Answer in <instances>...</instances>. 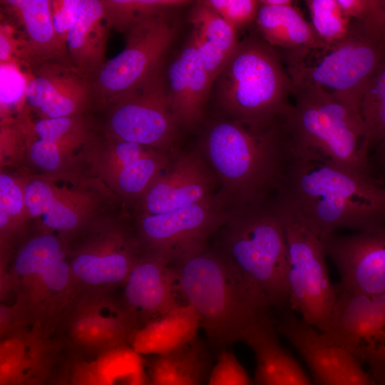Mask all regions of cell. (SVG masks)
<instances>
[{"label":"cell","mask_w":385,"mask_h":385,"mask_svg":"<svg viewBox=\"0 0 385 385\" xmlns=\"http://www.w3.org/2000/svg\"><path fill=\"white\" fill-rule=\"evenodd\" d=\"M181 294L197 312L217 355L243 342L272 307L259 287L225 255L205 250L175 264Z\"/></svg>","instance_id":"cell-2"},{"label":"cell","mask_w":385,"mask_h":385,"mask_svg":"<svg viewBox=\"0 0 385 385\" xmlns=\"http://www.w3.org/2000/svg\"><path fill=\"white\" fill-rule=\"evenodd\" d=\"M203 147L223 194L240 210L264 203L268 190L277 188L285 160L278 124L255 131L219 120L207 129Z\"/></svg>","instance_id":"cell-5"},{"label":"cell","mask_w":385,"mask_h":385,"mask_svg":"<svg viewBox=\"0 0 385 385\" xmlns=\"http://www.w3.org/2000/svg\"><path fill=\"white\" fill-rule=\"evenodd\" d=\"M377 160L385 175V140L377 145Z\"/></svg>","instance_id":"cell-46"},{"label":"cell","mask_w":385,"mask_h":385,"mask_svg":"<svg viewBox=\"0 0 385 385\" xmlns=\"http://www.w3.org/2000/svg\"><path fill=\"white\" fill-rule=\"evenodd\" d=\"M323 242L340 285L368 295L385 294V225L349 235L332 232Z\"/></svg>","instance_id":"cell-16"},{"label":"cell","mask_w":385,"mask_h":385,"mask_svg":"<svg viewBox=\"0 0 385 385\" xmlns=\"http://www.w3.org/2000/svg\"><path fill=\"white\" fill-rule=\"evenodd\" d=\"M190 21L194 29L229 56L238 44L237 31L204 1H198L192 6Z\"/></svg>","instance_id":"cell-36"},{"label":"cell","mask_w":385,"mask_h":385,"mask_svg":"<svg viewBox=\"0 0 385 385\" xmlns=\"http://www.w3.org/2000/svg\"><path fill=\"white\" fill-rule=\"evenodd\" d=\"M26 211L33 217H41L48 228L71 231L80 222L81 215L73 203L63 199V195L51 182L33 178L24 186Z\"/></svg>","instance_id":"cell-31"},{"label":"cell","mask_w":385,"mask_h":385,"mask_svg":"<svg viewBox=\"0 0 385 385\" xmlns=\"http://www.w3.org/2000/svg\"><path fill=\"white\" fill-rule=\"evenodd\" d=\"M310 24L319 41L328 46L342 41L348 34L352 19L341 8L337 0L304 1Z\"/></svg>","instance_id":"cell-35"},{"label":"cell","mask_w":385,"mask_h":385,"mask_svg":"<svg viewBox=\"0 0 385 385\" xmlns=\"http://www.w3.org/2000/svg\"><path fill=\"white\" fill-rule=\"evenodd\" d=\"M292 85L294 103L278 122L285 153L372 175L371 143L360 111L318 86Z\"/></svg>","instance_id":"cell-3"},{"label":"cell","mask_w":385,"mask_h":385,"mask_svg":"<svg viewBox=\"0 0 385 385\" xmlns=\"http://www.w3.org/2000/svg\"><path fill=\"white\" fill-rule=\"evenodd\" d=\"M150 385H207L213 367L205 343L197 336L167 354L145 359Z\"/></svg>","instance_id":"cell-30"},{"label":"cell","mask_w":385,"mask_h":385,"mask_svg":"<svg viewBox=\"0 0 385 385\" xmlns=\"http://www.w3.org/2000/svg\"><path fill=\"white\" fill-rule=\"evenodd\" d=\"M275 327L298 351L315 385H384L351 354L301 317L285 311Z\"/></svg>","instance_id":"cell-13"},{"label":"cell","mask_w":385,"mask_h":385,"mask_svg":"<svg viewBox=\"0 0 385 385\" xmlns=\"http://www.w3.org/2000/svg\"><path fill=\"white\" fill-rule=\"evenodd\" d=\"M84 115L26 120L29 137L27 153L38 168L58 170L66 159L88 138V123Z\"/></svg>","instance_id":"cell-26"},{"label":"cell","mask_w":385,"mask_h":385,"mask_svg":"<svg viewBox=\"0 0 385 385\" xmlns=\"http://www.w3.org/2000/svg\"><path fill=\"white\" fill-rule=\"evenodd\" d=\"M214 186L211 171L197 153L180 154L142 195V215H157L213 200Z\"/></svg>","instance_id":"cell-19"},{"label":"cell","mask_w":385,"mask_h":385,"mask_svg":"<svg viewBox=\"0 0 385 385\" xmlns=\"http://www.w3.org/2000/svg\"><path fill=\"white\" fill-rule=\"evenodd\" d=\"M103 107L108 109L107 135L114 138L164 151L177 139L179 125L170 107L162 67Z\"/></svg>","instance_id":"cell-10"},{"label":"cell","mask_w":385,"mask_h":385,"mask_svg":"<svg viewBox=\"0 0 385 385\" xmlns=\"http://www.w3.org/2000/svg\"><path fill=\"white\" fill-rule=\"evenodd\" d=\"M47 385H67L63 373L54 376Z\"/></svg>","instance_id":"cell-48"},{"label":"cell","mask_w":385,"mask_h":385,"mask_svg":"<svg viewBox=\"0 0 385 385\" xmlns=\"http://www.w3.org/2000/svg\"><path fill=\"white\" fill-rule=\"evenodd\" d=\"M90 355L70 361L67 385H150L145 358L129 345Z\"/></svg>","instance_id":"cell-23"},{"label":"cell","mask_w":385,"mask_h":385,"mask_svg":"<svg viewBox=\"0 0 385 385\" xmlns=\"http://www.w3.org/2000/svg\"><path fill=\"white\" fill-rule=\"evenodd\" d=\"M384 55L382 21L352 20L342 41L284 61L292 82L318 86L360 111L364 88Z\"/></svg>","instance_id":"cell-6"},{"label":"cell","mask_w":385,"mask_h":385,"mask_svg":"<svg viewBox=\"0 0 385 385\" xmlns=\"http://www.w3.org/2000/svg\"><path fill=\"white\" fill-rule=\"evenodd\" d=\"M94 102L93 81L73 67L52 100L36 113L39 119L84 115Z\"/></svg>","instance_id":"cell-32"},{"label":"cell","mask_w":385,"mask_h":385,"mask_svg":"<svg viewBox=\"0 0 385 385\" xmlns=\"http://www.w3.org/2000/svg\"><path fill=\"white\" fill-rule=\"evenodd\" d=\"M283 216L289 255V307L321 332L329 327L336 300L329 278L323 237L307 222L277 201Z\"/></svg>","instance_id":"cell-9"},{"label":"cell","mask_w":385,"mask_h":385,"mask_svg":"<svg viewBox=\"0 0 385 385\" xmlns=\"http://www.w3.org/2000/svg\"><path fill=\"white\" fill-rule=\"evenodd\" d=\"M123 287V303L135 318L138 327L186 302L175 265L155 252L142 255Z\"/></svg>","instance_id":"cell-18"},{"label":"cell","mask_w":385,"mask_h":385,"mask_svg":"<svg viewBox=\"0 0 385 385\" xmlns=\"http://www.w3.org/2000/svg\"><path fill=\"white\" fill-rule=\"evenodd\" d=\"M265 294L272 307H289V255L280 206L241 210L222 253Z\"/></svg>","instance_id":"cell-7"},{"label":"cell","mask_w":385,"mask_h":385,"mask_svg":"<svg viewBox=\"0 0 385 385\" xmlns=\"http://www.w3.org/2000/svg\"><path fill=\"white\" fill-rule=\"evenodd\" d=\"M207 385H252V379L234 353L227 349L217 355Z\"/></svg>","instance_id":"cell-39"},{"label":"cell","mask_w":385,"mask_h":385,"mask_svg":"<svg viewBox=\"0 0 385 385\" xmlns=\"http://www.w3.org/2000/svg\"><path fill=\"white\" fill-rule=\"evenodd\" d=\"M1 23L0 61L1 63L17 64L19 42L16 31L9 19Z\"/></svg>","instance_id":"cell-45"},{"label":"cell","mask_w":385,"mask_h":385,"mask_svg":"<svg viewBox=\"0 0 385 385\" xmlns=\"http://www.w3.org/2000/svg\"><path fill=\"white\" fill-rule=\"evenodd\" d=\"M68 309L67 333L70 342L89 354L129 345L138 322L123 302L106 291L76 293Z\"/></svg>","instance_id":"cell-15"},{"label":"cell","mask_w":385,"mask_h":385,"mask_svg":"<svg viewBox=\"0 0 385 385\" xmlns=\"http://www.w3.org/2000/svg\"><path fill=\"white\" fill-rule=\"evenodd\" d=\"M39 326L2 338L0 385H47L54 377L58 344Z\"/></svg>","instance_id":"cell-21"},{"label":"cell","mask_w":385,"mask_h":385,"mask_svg":"<svg viewBox=\"0 0 385 385\" xmlns=\"http://www.w3.org/2000/svg\"><path fill=\"white\" fill-rule=\"evenodd\" d=\"M237 32L256 20L259 1L255 0H205Z\"/></svg>","instance_id":"cell-37"},{"label":"cell","mask_w":385,"mask_h":385,"mask_svg":"<svg viewBox=\"0 0 385 385\" xmlns=\"http://www.w3.org/2000/svg\"><path fill=\"white\" fill-rule=\"evenodd\" d=\"M27 81L19 65L1 63V113L6 114L17 103L25 105Z\"/></svg>","instance_id":"cell-40"},{"label":"cell","mask_w":385,"mask_h":385,"mask_svg":"<svg viewBox=\"0 0 385 385\" xmlns=\"http://www.w3.org/2000/svg\"><path fill=\"white\" fill-rule=\"evenodd\" d=\"M67 250L51 234L36 235L21 245L8 274L31 326L48 334L76 293Z\"/></svg>","instance_id":"cell-8"},{"label":"cell","mask_w":385,"mask_h":385,"mask_svg":"<svg viewBox=\"0 0 385 385\" xmlns=\"http://www.w3.org/2000/svg\"><path fill=\"white\" fill-rule=\"evenodd\" d=\"M259 4L255 21L260 34L271 46L284 49V58L299 57L324 46L295 3L282 6Z\"/></svg>","instance_id":"cell-29"},{"label":"cell","mask_w":385,"mask_h":385,"mask_svg":"<svg viewBox=\"0 0 385 385\" xmlns=\"http://www.w3.org/2000/svg\"><path fill=\"white\" fill-rule=\"evenodd\" d=\"M111 29L125 33L138 23L189 4L185 0H102Z\"/></svg>","instance_id":"cell-33"},{"label":"cell","mask_w":385,"mask_h":385,"mask_svg":"<svg viewBox=\"0 0 385 385\" xmlns=\"http://www.w3.org/2000/svg\"><path fill=\"white\" fill-rule=\"evenodd\" d=\"M278 336L271 314L247 334L244 342L253 351L256 362L252 385H315Z\"/></svg>","instance_id":"cell-25"},{"label":"cell","mask_w":385,"mask_h":385,"mask_svg":"<svg viewBox=\"0 0 385 385\" xmlns=\"http://www.w3.org/2000/svg\"><path fill=\"white\" fill-rule=\"evenodd\" d=\"M385 385V294L368 295L336 284V300L324 332Z\"/></svg>","instance_id":"cell-12"},{"label":"cell","mask_w":385,"mask_h":385,"mask_svg":"<svg viewBox=\"0 0 385 385\" xmlns=\"http://www.w3.org/2000/svg\"><path fill=\"white\" fill-rule=\"evenodd\" d=\"M26 212L24 186L5 173L0 175V227H7L11 220Z\"/></svg>","instance_id":"cell-38"},{"label":"cell","mask_w":385,"mask_h":385,"mask_svg":"<svg viewBox=\"0 0 385 385\" xmlns=\"http://www.w3.org/2000/svg\"><path fill=\"white\" fill-rule=\"evenodd\" d=\"M190 38L199 60L213 85L223 71L230 56L212 43L200 31L192 29Z\"/></svg>","instance_id":"cell-41"},{"label":"cell","mask_w":385,"mask_h":385,"mask_svg":"<svg viewBox=\"0 0 385 385\" xmlns=\"http://www.w3.org/2000/svg\"><path fill=\"white\" fill-rule=\"evenodd\" d=\"M215 83L221 108L255 131L275 126L292 105L289 73L277 52L257 34L238 42Z\"/></svg>","instance_id":"cell-4"},{"label":"cell","mask_w":385,"mask_h":385,"mask_svg":"<svg viewBox=\"0 0 385 385\" xmlns=\"http://www.w3.org/2000/svg\"><path fill=\"white\" fill-rule=\"evenodd\" d=\"M278 201L322 237L385 225V185L373 175L285 153Z\"/></svg>","instance_id":"cell-1"},{"label":"cell","mask_w":385,"mask_h":385,"mask_svg":"<svg viewBox=\"0 0 385 385\" xmlns=\"http://www.w3.org/2000/svg\"><path fill=\"white\" fill-rule=\"evenodd\" d=\"M18 38L17 64L31 71L48 63H69L53 25L51 1H1Z\"/></svg>","instance_id":"cell-20"},{"label":"cell","mask_w":385,"mask_h":385,"mask_svg":"<svg viewBox=\"0 0 385 385\" xmlns=\"http://www.w3.org/2000/svg\"><path fill=\"white\" fill-rule=\"evenodd\" d=\"M172 13L145 19L125 34V46L93 80L96 102L104 105L137 86L162 67L178 29Z\"/></svg>","instance_id":"cell-11"},{"label":"cell","mask_w":385,"mask_h":385,"mask_svg":"<svg viewBox=\"0 0 385 385\" xmlns=\"http://www.w3.org/2000/svg\"><path fill=\"white\" fill-rule=\"evenodd\" d=\"M31 326L28 315L17 301L11 305H0V335L4 338Z\"/></svg>","instance_id":"cell-43"},{"label":"cell","mask_w":385,"mask_h":385,"mask_svg":"<svg viewBox=\"0 0 385 385\" xmlns=\"http://www.w3.org/2000/svg\"><path fill=\"white\" fill-rule=\"evenodd\" d=\"M96 162L112 174L118 190L128 197L144 194L171 163L168 151L157 150L108 135L97 149Z\"/></svg>","instance_id":"cell-22"},{"label":"cell","mask_w":385,"mask_h":385,"mask_svg":"<svg viewBox=\"0 0 385 385\" xmlns=\"http://www.w3.org/2000/svg\"><path fill=\"white\" fill-rule=\"evenodd\" d=\"M352 20L373 21L382 19V0H337Z\"/></svg>","instance_id":"cell-44"},{"label":"cell","mask_w":385,"mask_h":385,"mask_svg":"<svg viewBox=\"0 0 385 385\" xmlns=\"http://www.w3.org/2000/svg\"><path fill=\"white\" fill-rule=\"evenodd\" d=\"M225 220L215 200L157 215H142L140 229L149 251L178 264L205 250L207 237Z\"/></svg>","instance_id":"cell-14"},{"label":"cell","mask_w":385,"mask_h":385,"mask_svg":"<svg viewBox=\"0 0 385 385\" xmlns=\"http://www.w3.org/2000/svg\"><path fill=\"white\" fill-rule=\"evenodd\" d=\"M259 3L267 6H282L293 4L295 1L292 0H260Z\"/></svg>","instance_id":"cell-47"},{"label":"cell","mask_w":385,"mask_h":385,"mask_svg":"<svg viewBox=\"0 0 385 385\" xmlns=\"http://www.w3.org/2000/svg\"><path fill=\"white\" fill-rule=\"evenodd\" d=\"M359 109L371 146L377 145L385 140V55L364 88Z\"/></svg>","instance_id":"cell-34"},{"label":"cell","mask_w":385,"mask_h":385,"mask_svg":"<svg viewBox=\"0 0 385 385\" xmlns=\"http://www.w3.org/2000/svg\"><path fill=\"white\" fill-rule=\"evenodd\" d=\"M168 80V101L178 125L192 127L201 118L212 84L190 37L170 65Z\"/></svg>","instance_id":"cell-24"},{"label":"cell","mask_w":385,"mask_h":385,"mask_svg":"<svg viewBox=\"0 0 385 385\" xmlns=\"http://www.w3.org/2000/svg\"><path fill=\"white\" fill-rule=\"evenodd\" d=\"M141 256L138 246L123 233L103 235L86 242L69 260L75 294L123 285Z\"/></svg>","instance_id":"cell-17"},{"label":"cell","mask_w":385,"mask_h":385,"mask_svg":"<svg viewBox=\"0 0 385 385\" xmlns=\"http://www.w3.org/2000/svg\"><path fill=\"white\" fill-rule=\"evenodd\" d=\"M81 1H51V16L54 31L60 45L66 53L68 35L76 21Z\"/></svg>","instance_id":"cell-42"},{"label":"cell","mask_w":385,"mask_h":385,"mask_svg":"<svg viewBox=\"0 0 385 385\" xmlns=\"http://www.w3.org/2000/svg\"><path fill=\"white\" fill-rule=\"evenodd\" d=\"M200 328L197 312L185 302L137 327L129 346L142 356L167 354L191 342Z\"/></svg>","instance_id":"cell-28"},{"label":"cell","mask_w":385,"mask_h":385,"mask_svg":"<svg viewBox=\"0 0 385 385\" xmlns=\"http://www.w3.org/2000/svg\"><path fill=\"white\" fill-rule=\"evenodd\" d=\"M110 30L102 0H81L68 35L67 53L71 64L93 81L107 62Z\"/></svg>","instance_id":"cell-27"},{"label":"cell","mask_w":385,"mask_h":385,"mask_svg":"<svg viewBox=\"0 0 385 385\" xmlns=\"http://www.w3.org/2000/svg\"><path fill=\"white\" fill-rule=\"evenodd\" d=\"M382 34L385 41V0H382Z\"/></svg>","instance_id":"cell-49"}]
</instances>
